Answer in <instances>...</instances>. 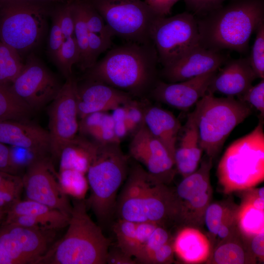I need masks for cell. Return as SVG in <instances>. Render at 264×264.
<instances>
[{
  "instance_id": "d4e9b609",
  "label": "cell",
  "mask_w": 264,
  "mask_h": 264,
  "mask_svg": "<svg viewBox=\"0 0 264 264\" xmlns=\"http://www.w3.org/2000/svg\"><path fill=\"white\" fill-rule=\"evenodd\" d=\"M21 215L32 216L42 220L50 226L53 231L67 227L70 218L58 210L27 199L20 200L12 205L6 212L4 220Z\"/></svg>"
},
{
  "instance_id": "30bf717a",
  "label": "cell",
  "mask_w": 264,
  "mask_h": 264,
  "mask_svg": "<svg viewBox=\"0 0 264 264\" xmlns=\"http://www.w3.org/2000/svg\"><path fill=\"white\" fill-rule=\"evenodd\" d=\"M112 33L127 42L153 43L150 30L158 16L141 0H91Z\"/></svg>"
},
{
  "instance_id": "484cf974",
  "label": "cell",
  "mask_w": 264,
  "mask_h": 264,
  "mask_svg": "<svg viewBox=\"0 0 264 264\" xmlns=\"http://www.w3.org/2000/svg\"><path fill=\"white\" fill-rule=\"evenodd\" d=\"M257 260L249 253L239 230L217 243L207 262L214 264H254Z\"/></svg>"
},
{
  "instance_id": "d6986e66",
  "label": "cell",
  "mask_w": 264,
  "mask_h": 264,
  "mask_svg": "<svg viewBox=\"0 0 264 264\" xmlns=\"http://www.w3.org/2000/svg\"><path fill=\"white\" fill-rule=\"evenodd\" d=\"M0 142L28 149L39 156L50 153L48 131L28 120L0 121Z\"/></svg>"
},
{
  "instance_id": "6f0895ef",
  "label": "cell",
  "mask_w": 264,
  "mask_h": 264,
  "mask_svg": "<svg viewBox=\"0 0 264 264\" xmlns=\"http://www.w3.org/2000/svg\"><path fill=\"white\" fill-rule=\"evenodd\" d=\"M30 0V1H35V0Z\"/></svg>"
},
{
  "instance_id": "2e32d148",
  "label": "cell",
  "mask_w": 264,
  "mask_h": 264,
  "mask_svg": "<svg viewBox=\"0 0 264 264\" xmlns=\"http://www.w3.org/2000/svg\"><path fill=\"white\" fill-rule=\"evenodd\" d=\"M217 71L176 83L157 81L150 93L157 101L185 110L196 104L207 93Z\"/></svg>"
},
{
  "instance_id": "91938a15",
  "label": "cell",
  "mask_w": 264,
  "mask_h": 264,
  "mask_svg": "<svg viewBox=\"0 0 264 264\" xmlns=\"http://www.w3.org/2000/svg\"><path fill=\"white\" fill-rule=\"evenodd\" d=\"M73 0H71V1H73Z\"/></svg>"
},
{
  "instance_id": "3957f363",
  "label": "cell",
  "mask_w": 264,
  "mask_h": 264,
  "mask_svg": "<svg viewBox=\"0 0 264 264\" xmlns=\"http://www.w3.org/2000/svg\"><path fill=\"white\" fill-rule=\"evenodd\" d=\"M117 200L115 211L119 219L151 222L163 226L178 221L179 205L175 190L154 182L146 170L134 164Z\"/></svg>"
},
{
  "instance_id": "f1b7e54d",
  "label": "cell",
  "mask_w": 264,
  "mask_h": 264,
  "mask_svg": "<svg viewBox=\"0 0 264 264\" xmlns=\"http://www.w3.org/2000/svg\"><path fill=\"white\" fill-rule=\"evenodd\" d=\"M33 112L10 85L0 84V121L27 120Z\"/></svg>"
},
{
  "instance_id": "7402d4cb",
  "label": "cell",
  "mask_w": 264,
  "mask_h": 264,
  "mask_svg": "<svg viewBox=\"0 0 264 264\" xmlns=\"http://www.w3.org/2000/svg\"><path fill=\"white\" fill-rule=\"evenodd\" d=\"M144 123L149 132L174 157L177 137L181 128L176 117L168 110L149 106L144 108Z\"/></svg>"
},
{
  "instance_id": "db71d44e",
  "label": "cell",
  "mask_w": 264,
  "mask_h": 264,
  "mask_svg": "<svg viewBox=\"0 0 264 264\" xmlns=\"http://www.w3.org/2000/svg\"><path fill=\"white\" fill-rule=\"evenodd\" d=\"M144 1L158 16L164 17L171 13L172 8L167 0H145Z\"/></svg>"
},
{
  "instance_id": "603a6c76",
  "label": "cell",
  "mask_w": 264,
  "mask_h": 264,
  "mask_svg": "<svg viewBox=\"0 0 264 264\" xmlns=\"http://www.w3.org/2000/svg\"><path fill=\"white\" fill-rule=\"evenodd\" d=\"M185 128L180 145L176 148L174 156L176 168L183 178L197 170L203 151L199 144L197 127L191 113Z\"/></svg>"
},
{
  "instance_id": "f546056e",
  "label": "cell",
  "mask_w": 264,
  "mask_h": 264,
  "mask_svg": "<svg viewBox=\"0 0 264 264\" xmlns=\"http://www.w3.org/2000/svg\"><path fill=\"white\" fill-rule=\"evenodd\" d=\"M238 207L232 203L226 201L211 202L209 204L205 212L203 224L208 230L210 241L211 239H215L221 225L237 219Z\"/></svg>"
},
{
  "instance_id": "e0dca14e",
  "label": "cell",
  "mask_w": 264,
  "mask_h": 264,
  "mask_svg": "<svg viewBox=\"0 0 264 264\" xmlns=\"http://www.w3.org/2000/svg\"><path fill=\"white\" fill-rule=\"evenodd\" d=\"M228 60L221 51L197 47L173 64L164 67L160 75L167 83L187 80L218 70Z\"/></svg>"
},
{
  "instance_id": "680465c9",
  "label": "cell",
  "mask_w": 264,
  "mask_h": 264,
  "mask_svg": "<svg viewBox=\"0 0 264 264\" xmlns=\"http://www.w3.org/2000/svg\"><path fill=\"white\" fill-rule=\"evenodd\" d=\"M2 0H0V1H2Z\"/></svg>"
},
{
  "instance_id": "8d00e7d4",
  "label": "cell",
  "mask_w": 264,
  "mask_h": 264,
  "mask_svg": "<svg viewBox=\"0 0 264 264\" xmlns=\"http://www.w3.org/2000/svg\"><path fill=\"white\" fill-rule=\"evenodd\" d=\"M172 240L170 234L164 226H157L134 257L135 261L145 264L146 260L154 251Z\"/></svg>"
},
{
  "instance_id": "83f0119b",
  "label": "cell",
  "mask_w": 264,
  "mask_h": 264,
  "mask_svg": "<svg viewBox=\"0 0 264 264\" xmlns=\"http://www.w3.org/2000/svg\"><path fill=\"white\" fill-rule=\"evenodd\" d=\"M74 24V36L79 50L78 63L82 70L89 68L88 60V30L87 27L84 1L74 0L69 2Z\"/></svg>"
},
{
  "instance_id": "9f6ffc18",
  "label": "cell",
  "mask_w": 264,
  "mask_h": 264,
  "mask_svg": "<svg viewBox=\"0 0 264 264\" xmlns=\"http://www.w3.org/2000/svg\"><path fill=\"white\" fill-rule=\"evenodd\" d=\"M168 2L170 5V6L172 8V7L174 6V5L176 3L178 0H167Z\"/></svg>"
},
{
  "instance_id": "ac0fdd59",
  "label": "cell",
  "mask_w": 264,
  "mask_h": 264,
  "mask_svg": "<svg viewBox=\"0 0 264 264\" xmlns=\"http://www.w3.org/2000/svg\"><path fill=\"white\" fill-rule=\"evenodd\" d=\"M133 97L103 83L85 80L77 86V110L80 120L96 112H108L123 106Z\"/></svg>"
},
{
  "instance_id": "11a10c76",
  "label": "cell",
  "mask_w": 264,
  "mask_h": 264,
  "mask_svg": "<svg viewBox=\"0 0 264 264\" xmlns=\"http://www.w3.org/2000/svg\"><path fill=\"white\" fill-rule=\"evenodd\" d=\"M6 212L5 209L0 207V225L5 220Z\"/></svg>"
},
{
  "instance_id": "816d5d0a",
  "label": "cell",
  "mask_w": 264,
  "mask_h": 264,
  "mask_svg": "<svg viewBox=\"0 0 264 264\" xmlns=\"http://www.w3.org/2000/svg\"><path fill=\"white\" fill-rule=\"evenodd\" d=\"M10 149L13 161L20 169L23 166H27L39 156L31 151L24 148L11 146Z\"/></svg>"
},
{
  "instance_id": "bcb514c9",
  "label": "cell",
  "mask_w": 264,
  "mask_h": 264,
  "mask_svg": "<svg viewBox=\"0 0 264 264\" xmlns=\"http://www.w3.org/2000/svg\"><path fill=\"white\" fill-rule=\"evenodd\" d=\"M58 17L64 40L74 35V24L70 3L62 7L55 12Z\"/></svg>"
},
{
  "instance_id": "f5cc1de1",
  "label": "cell",
  "mask_w": 264,
  "mask_h": 264,
  "mask_svg": "<svg viewBox=\"0 0 264 264\" xmlns=\"http://www.w3.org/2000/svg\"><path fill=\"white\" fill-rule=\"evenodd\" d=\"M136 262L133 257L128 255L119 247L109 250L106 264H135Z\"/></svg>"
},
{
  "instance_id": "e575fe53",
  "label": "cell",
  "mask_w": 264,
  "mask_h": 264,
  "mask_svg": "<svg viewBox=\"0 0 264 264\" xmlns=\"http://www.w3.org/2000/svg\"><path fill=\"white\" fill-rule=\"evenodd\" d=\"M79 50L74 35L64 40L54 62L66 79L72 76L73 65L79 60Z\"/></svg>"
},
{
  "instance_id": "277c9868",
  "label": "cell",
  "mask_w": 264,
  "mask_h": 264,
  "mask_svg": "<svg viewBox=\"0 0 264 264\" xmlns=\"http://www.w3.org/2000/svg\"><path fill=\"white\" fill-rule=\"evenodd\" d=\"M67 227L64 237L38 264H106L110 242L88 215L85 199H74Z\"/></svg>"
},
{
  "instance_id": "7bdbcfd3",
  "label": "cell",
  "mask_w": 264,
  "mask_h": 264,
  "mask_svg": "<svg viewBox=\"0 0 264 264\" xmlns=\"http://www.w3.org/2000/svg\"><path fill=\"white\" fill-rule=\"evenodd\" d=\"M111 44V40L106 39L99 34L88 31V60L89 68L96 63L98 56L102 53L110 48Z\"/></svg>"
},
{
  "instance_id": "7dc6e473",
  "label": "cell",
  "mask_w": 264,
  "mask_h": 264,
  "mask_svg": "<svg viewBox=\"0 0 264 264\" xmlns=\"http://www.w3.org/2000/svg\"><path fill=\"white\" fill-rule=\"evenodd\" d=\"M173 241L162 245L146 260L145 264H168L174 261Z\"/></svg>"
},
{
  "instance_id": "ee69618b",
  "label": "cell",
  "mask_w": 264,
  "mask_h": 264,
  "mask_svg": "<svg viewBox=\"0 0 264 264\" xmlns=\"http://www.w3.org/2000/svg\"><path fill=\"white\" fill-rule=\"evenodd\" d=\"M187 8L194 14L203 17L221 6L227 0H184Z\"/></svg>"
},
{
  "instance_id": "9a60e30c",
  "label": "cell",
  "mask_w": 264,
  "mask_h": 264,
  "mask_svg": "<svg viewBox=\"0 0 264 264\" xmlns=\"http://www.w3.org/2000/svg\"><path fill=\"white\" fill-rule=\"evenodd\" d=\"M129 153L145 167L152 180L167 185L176 173L174 157L148 130L144 123L133 133Z\"/></svg>"
},
{
  "instance_id": "6da1fadb",
  "label": "cell",
  "mask_w": 264,
  "mask_h": 264,
  "mask_svg": "<svg viewBox=\"0 0 264 264\" xmlns=\"http://www.w3.org/2000/svg\"><path fill=\"white\" fill-rule=\"evenodd\" d=\"M158 63L153 43L127 42L109 51L87 70L85 78L103 83L132 97H142L157 81Z\"/></svg>"
},
{
  "instance_id": "d6a6232c",
  "label": "cell",
  "mask_w": 264,
  "mask_h": 264,
  "mask_svg": "<svg viewBox=\"0 0 264 264\" xmlns=\"http://www.w3.org/2000/svg\"><path fill=\"white\" fill-rule=\"evenodd\" d=\"M59 180L63 192L76 199H84L89 188L86 174L64 169L59 171Z\"/></svg>"
},
{
  "instance_id": "d590c367",
  "label": "cell",
  "mask_w": 264,
  "mask_h": 264,
  "mask_svg": "<svg viewBox=\"0 0 264 264\" xmlns=\"http://www.w3.org/2000/svg\"><path fill=\"white\" fill-rule=\"evenodd\" d=\"M23 188L22 177L15 174L0 171V197L8 208L20 200Z\"/></svg>"
},
{
  "instance_id": "f6af8a7d",
  "label": "cell",
  "mask_w": 264,
  "mask_h": 264,
  "mask_svg": "<svg viewBox=\"0 0 264 264\" xmlns=\"http://www.w3.org/2000/svg\"><path fill=\"white\" fill-rule=\"evenodd\" d=\"M64 38L57 16L55 13L50 32L48 52L49 56L55 61L62 45Z\"/></svg>"
},
{
  "instance_id": "4dcf8cb0",
  "label": "cell",
  "mask_w": 264,
  "mask_h": 264,
  "mask_svg": "<svg viewBox=\"0 0 264 264\" xmlns=\"http://www.w3.org/2000/svg\"><path fill=\"white\" fill-rule=\"evenodd\" d=\"M237 224L239 231L244 238L264 232V210H259L251 204L242 201L238 207Z\"/></svg>"
},
{
  "instance_id": "5bb4252c",
  "label": "cell",
  "mask_w": 264,
  "mask_h": 264,
  "mask_svg": "<svg viewBox=\"0 0 264 264\" xmlns=\"http://www.w3.org/2000/svg\"><path fill=\"white\" fill-rule=\"evenodd\" d=\"M62 85L52 72L38 59L31 55L10 86L14 92L34 111L52 101Z\"/></svg>"
},
{
  "instance_id": "f907efd6",
  "label": "cell",
  "mask_w": 264,
  "mask_h": 264,
  "mask_svg": "<svg viewBox=\"0 0 264 264\" xmlns=\"http://www.w3.org/2000/svg\"><path fill=\"white\" fill-rule=\"evenodd\" d=\"M19 169L13 161L10 147L0 142V171L16 175Z\"/></svg>"
},
{
  "instance_id": "8fae6325",
  "label": "cell",
  "mask_w": 264,
  "mask_h": 264,
  "mask_svg": "<svg viewBox=\"0 0 264 264\" xmlns=\"http://www.w3.org/2000/svg\"><path fill=\"white\" fill-rule=\"evenodd\" d=\"M77 81L73 76L66 79L49 110L50 153L59 159L62 150L79 132Z\"/></svg>"
},
{
  "instance_id": "b9f144b4",
  "label": "cell",
  "mask_w": 264,
  "mask_h": 264,
  "mask_svg": "<svg viewBox=\"0 0 264 264\" xmlns=\"http://www.w3.org/2000/svg\"><path fill=\"white\" fill-rule=\"evenodd\" d=\"M90 140L98 143H120L116 137L110 113H105L100 127Z\"/></svg>"
},
{
  "instance_id": "ffe728a7",
  "label": "cell",
  "mask_w": 264,
  "mask_h": 264,
  "mask_svg": "<svg viewBox=\"0 0 264 264\" xmlns=\"http://www.w3.org/2000/svg\"><path fill=\"white\" fill-rule=\"evenodd\" d=\"M225 64L224 66L216 73L207 92L239 96L252 86L257 78L249 57L227 61Z\"/></svg>"
},
{
  "instance_id": "4316f807",
  "label": "cell",
  "mask_w": 264,
  "mask_h": 264,
  "mask_svg": "<svg viewBox=\"0 0 264 264\" xmlns=\"http://www.w3.org/2000/svg\"><path fill=\"white\" fill-rule=\"evenodd\" d=\"M5 224L18 241L27 264H38L47 251L45 231L14 224Z\"/></svg>"
},
{
  "instance_id": "52a82bcc",
  "label": "cell",
  "mask_w": 264,
  "mask_h": 264,
  "mask_svg": "<svg viewBox=\"0 0 264 264\" xmlns=\"http://www.w3.org/2000/svg\"><path fill=\"white\" fill-rule=\"evenodd\" d=\"M250 106L234 96L217 97L207 93L191 113L197 125L199 144L212 159L220 152L233 129L252 113Z\"/></svg>"
},
{
  "instance_id": "836d02e7",
  "label": "cell",
  "mask_w": 264,
  "mask_h": 264,
  "mask_svg": "<svg viewBox=\"0 0 264 264\" xmlns=\"http://www.w3.org/2000/svg\"><path fill=\"white\" fill-rule=\"evenodd\" d=\"M138 223L119 219L112 227L118 247L132 257H134L136 253Z\"/></svg>"
},
{
  "instance_id": "60d3db41",
  "label": "cell",
  "mask_w": 264,
  "mask_h": 264,
  "mask_svg": "<svg viewBox=\"0 0 264 264\" xmlns=\"http://www.w3.org/2000/svg\"><path fill=\"white\" fill-rule=\"evenodd\" d=\"M239 99L254 107L260 112L262 117L264 114V80L255 86H251Z\"/></svg>"
},
{
  "instance_id": "ba28073f",
  "label": "cell",
  "mask_w": 264,
  "mask_h": 264,
  "mask_svg": "<svg viewBox=\"0 0 264 264\" xmlns=\"http://www.w3.org/2000/svg\"><path fill=\"white\" fill-rule=\"evenodd\" d=\"M46 15L45 9L33 1H0V41L21 57L41 41Z\"/></svg>"
},
{
  "instance_id": "ab89813d",
  "label": "cell",
  "mask_w": 264,
  "mask_h": 264,
  "mask_svg": "<svg viewBox=\"0 0 264 264\" xmlns=\"http://www.w3.org/2000/svg\"><path fill=\"white\" fill-rule=\"evenodd\" d=\"M140 104L132 99L123 105L129 134L134 133L144 123V108Z\"/></svg>"
},
{
  "instance_id": "681fc988",
  "label": "cell",
  "mask_w": 264,
  "mask_h": 264,
  "mask_svg": "<svg viewBox=\"0 0 264 264\" xmlns=\"http://www.w3.org/2000/svg\"><path fill=\"white\" fill-rule=\"evenodd\" d=\"M243 238L251 255L257 261L258 260L260 262H264V232H261L248 238L243 237Z\"/></svg>"
},
{
  "instance_id": "cb8c5ba5",
  "label": "cell",
  "mask_w": 264,
  "mask_h": 264,
  "mask_svg": "<svg viewBox=\"0 0 264 264\" xmlns=\"http://www.w3.org/2000/svg\"><path fill=\"white\" fill-rule=\"evenodd\" d=\"M96 142L77 135L62 150L59 159L60 170L71 169L87 174L96 149Z\"/></svg>"
},
{
  "instance_id": "8992f818",
  "label": "cell",
  "mask_w": 264,
  "mask_h": 264,
  "mask_svg": "<svg viewBox=\"0 0 264 264\" xmlns=\"http://www.w3.org/2000/svg\"><path fill=\"white\" fill-rule=\"evenodd\" d=\"M217 176L226 194L253 188L264 179V132L260 121L248 134L232 143L217 168Z\"/></svg>"
},
{
  "instance_id": "44dd1931",
  "label": "cell",
  "mask_w": 264,
  "mask_h": 264,
  "mask_svg": "<svg viewBox=\"0 0 264 264\" xmlns=\"http://www.w3.org/2000/svg\"><path fill=\"white\" fill-rule=\"evenodd\" d=\"M173 243L175 254L186 264L207 262L212 250L209 238L194 227L185 226L178 232Z\"/></svg>"
},
{
  "instance_id": "1f68e13d",
  "label": "cell",
  "mask_w": 264,
  "mask_h": 264,
  "mask_svg": "<svg viewBox=\"0 0 264 264\" xmlns=\"http://www.w3.org/2000/svg\"><path fill=\"white\" fill-rule=\"evenodd\" d=\"M24 65L20 55L0 41V84L10 85Z\"/></svg>"
},
{
  "instance_id": "5b68a950",
  "label": "cell",
  "mask_w": 264,
  "mask_h": 264,
  "mask_svg": "<svg viewBox=\"0 0 264 264\" xmlns=\"http://www.w3.org/2000/svg\"><path fill=\"white\" fill-rule=\"evenodd\" d=\"M96 144L86 174L90 195L85 200L97 220L105 222L115 212L117 192L128 174V159L119 142Z\"/></svg>"
},
{
  "instance_id": "f35d334b",
  "label": "cell",
  "mask_w": 264,
  "mask_h": 264,
  "mask_svg": "<svg viewBox=\"0 0 264 264\" xmlns=\"http://www.w3.org/2000/svg\"><path fill=\"white\" fill-rule=\"evenodd\" d=\"M84 6L88 31L99 34L106 39L111 40V38L114 36L112 33L90 2L84 1Z\"/></svg>"
},
{
  "instance_id": "74e56055",
  "label": "cell",
  "mask_w": 264,
  "mask_h": 264,
  "mask_svg": "<svg viewBox=\"0 0 264 264\" xmlns=\"http://www.w3.org/2000/svg\"><path fill=\"white\" fill-rule=\"evenodd\" d=\"M256 36L252 47L249 62L257 78H264V22L260 24L256 31Z\"/></svg>"
},
{
  "instance_id": "4fadbf2b",
  "label": "cell",
  "mask_w": 264,
  "mask_h": 264,
  "mask_svg": "<svg viewBox=\"0 0 264 264\" xmlns=\"http://www.w3.org/2000/svg\"><path fill=\"white\" fill-rule=\"evenodd\" d=\"M28 199L56 209L69 216L72 210L67 195L62 189L59 175L52 161L45 156L36 157L27 166L22 177Z\"/></svg>"
},
{
  "instance_id": "c3c4849f",
  "label": "cell",
  "mask_w": 264,
  "mask_h": 264,
  "mask_svg": "<svg viewBox=\"0 0 264 264\" xmlns=\"http://www.w3.org/2000/svg\"><path fill=\"white\" fill-rule=\"evenodd\" d=\"M112 111L114 132L119 141L125 138L129 134L126 120L125 110L123 106L118 107Z\"/></svg>"
},
{
  "instance_id": "7a4b0ae2",
  "label": "cell",
  "mask_w": 264,
  "mask_h": 264,
  "mask_svg": "<svg viewBox=\"0 0 264 264\" xmlns=\"http://www.w3.org/2000/svg\"><path fill=\"white\" fill-rule=\"evenodd\" d=\"M197 21L201 46L244 53L252 34L264 22V0H229Z\"/></svg>"
},
{
  "instance_id": "7c38bea8",
  "label": "cell",
  "mask_w": 264,
  "mask_h": 264,
  "mask_svg": "<svg viewBox=\"0 0 264 264\" xmlns=\"http://www.w3.org/2000/svg\"><path fill=\"white\" fill-rule=\"evenodd\" d=\"M212 160L206 155L199 168L183 178L175 189L179 205V221L185 226L198 228L203 224L205 212L211 201Z\"/></svg>"
},
{
  "instance_id": "9c48e42d",
  "label": "cell",
  "mask_w": 264,
  "mask_h": 264,
  "mask_svg": "<svg viewBox=\"0 0 264 264\" xmlns=\"http://www.w3.org/2000/svg\"><path fill=\"white\" fill-rule=\"evenodd\" d=\"M150 38L163 67L200 46L197 19L187 12L170 17L157 16L151 28Z\"/></svg>"
}]
</instances>
